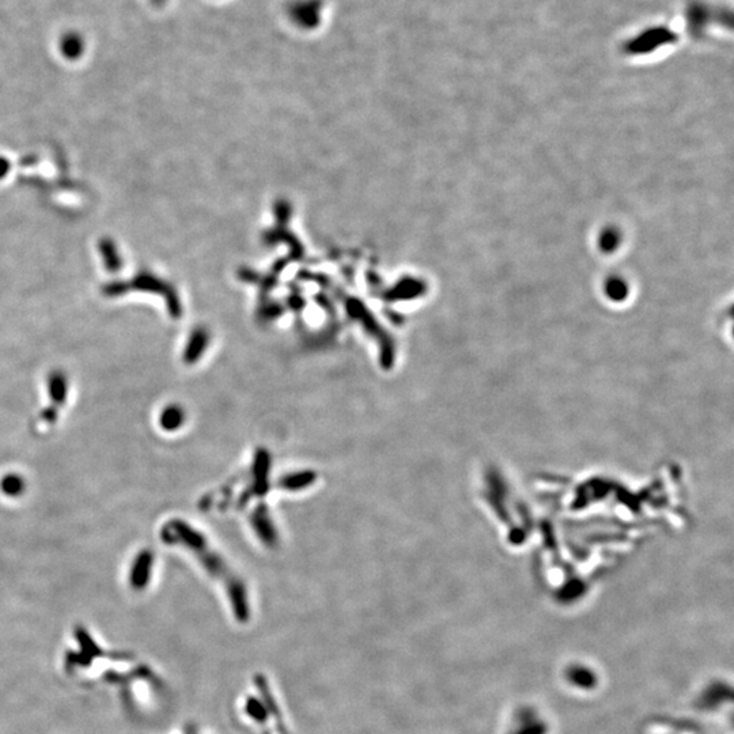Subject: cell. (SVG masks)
<instances>
[{"instance_id": "obj_1", "label": "cell", "mask_w": 734, "mask_h": 734, "mask_svg": "<svg viewBox=\"0 0 734 734\" xmlns=\"http://www.w3.org/2000/svg\"><path fill=\"white\" fill-rule=\"evenodd\" d=\"M161 536L166 544L183 546L193 554V556L205 567L207 573L224 585L239 616L245 617L248 615L246 589L243 587L242 580L224 562L222 556L210 546L203 533L195 529L183 520H171L165 524Z\"/></svg>"}, {"instance_id": "obj_2", "label": "cell", "mask_w": 734, "mask_h": 734, "mask_svg": "<svg viewBox=\"0 0 734 734\" xmlns=\"http://www.w3.org/2000/svg\"><path fill=\"white\" fill-rule=\"evenodd\" d=\"M679 37L667 26H651L631 37L623 47L630 56H646L677 42Z\"/></svg>"}, {"instance_id": "obj_3", "label": "cell", "mask_w": 734, "mask_h": 734, "mask_svg": "<svg viewBox=\"0 0 734 734\" xmlns=\"http://www.w3.org/2000/svg\"><path fill=\"white\" fill-rule=\"evenodd\" d=\"M716 11L704 1L692 0L685 8V23L689 35L700 38L706 35L710 25L714 22Z\"/></svg>"}, {"instance_id": "obj_4", "label": "cell", "mask_w": 734, "mask_h": 734, "mask_svg": "<svg viewBox=\"0 0 734 734\" xmlns=\"http://www.w3.org/2000/svg\"><path fill=\"white\" fill-rule=\"evenodd\" d=\"M252 525L256 530L260 540H263L267 546H273L276 543V530L273 528V521L267 509L261 508L253 512Z\"/></svg>"}, {"instance_id": "obj_5", "label": "cell", "mask_w": 734, "mask_h": 734, "mask_svg": "<svg viewBox=\"0 0 734 734\" xmlns=\"http://www.w3.org/2000/svg\"><path fill=\"white\" fill-rule=\"evenodd\" d=\"M271 460L265 450H258L255 457V493L263 496L268 491V476H270Z\"/></svg>"}, {"instance_id": "obj_6", "label": "cell", "mask_w": 734, "mask_h": 734, "mask_svg": "<svg viewBox=\"0 0 734 734\" xmlns=\"http://www.w3.org/2000/svg\"><path fill=\"white\" fill-rule=\"evenodd\" d=\"M316 478H317V475L311 471L291 474V475H286L280 478L279 488L287 490V491H299V490H304L309 486H311L316 481Z\"/></svg>"}, {"instance_id": "obj_7", "label": "cell", "mask_w": 734, "mask_h": 734, "mask_svg": "<svg viewBox=\"0 0 734 734\" xmlns=\"http://www.w3.org/2000/svg\"><path fill=\"white\" fill-rule=\"evenodd\" d=\"M153 561L154 559H153L150 552H144V554L137 556V563L135 562V566L132 568V583L135 586L144 585L146 580H149L150 573H151Z\"/></svg>"}, {"instance_id": "obj_8", "label": "cell", "mask_w": 734, "mask_h": 734, "mask_svg": "<svg viewBox=\"0 0 734 734\" xmlns=\"http://www.w3.org/2000/svg\"><path fill=\"white\" fill-rule=\"evenodd\" d=\"M185 420V413L177 406H171L161 413V426L166 431H174L176 428L183 426Z\"/></svg>"}, {"instance_id": "obj_9", "label": "cell", "mask_w": 734, "mask_h": 734, "mask_svg": "<svg viewBox=\"0 0 734 734\" xmlns=\"http://www.w3.org/2000/svg\"><path fill=\"white\" fill-rule=\"evenodd\" d=\"M1 490L4 494H7L8 496H17L22 493L23 490V481L19 476L16 475H10V476H6V478L1 480Z\"/></svg>"}]
</instances>
